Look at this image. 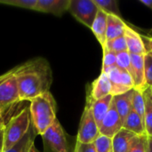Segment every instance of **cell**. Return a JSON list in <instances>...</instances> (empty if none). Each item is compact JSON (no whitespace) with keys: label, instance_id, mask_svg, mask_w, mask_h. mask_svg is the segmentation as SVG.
I'll list each match as a JSON object with an SVG mask.
<instances>
[{"label":"cell","instance_id":"obj_1","mask_svg":"<svg viewBox=\"0 0 152 152\" xmlns=\"http://www.w3.org/2000/svg\"><path fill=\"white\" fill-rule=\"evenodd\" d=\"M20 102L31 101L35 97L50 91L53 72L47 60L43 57L31 59L15 67Z\"/></svg>","mask_w":152,"mask_h":152},{"label":"cell","instance_id":"obj_2","mask_svg":"<svg viewBox=\"0 0 152 152\" xmlns=\"http://www.w3.org/2000/svg\"><path fill=\"white\" fill-rule=\"evenodd\" d=\"M28 108L31 125L37 135H42L57 119V103L50 91L32 99Z\"/></svg>","mask_w":152,"mask_h":152},{"label":"cell","instance_id":"obj_3","mask_svg":"<svg viewBox=\"0 0 152 152\" xmlns=\"http://www.w3.org/2000/svg\"><path fill=\"white\" fill-rule=\"evenodd\" d=\"M31 126L29 108L26 107L13 116L4 130V151H7L19 143L27 134Z\"/></svg>","mask_w":152,"mask_h":152},{"label":"cell","instance_id":"obj_4","mask_svg":"<svg viewBox=\"0 0 152 152\" xmlns=\"http://www.w3.org/2000/svg\"><path fill=\"white\" fill-rule=\"evenodd\" d=\"M43 142V152H74L75 145L71 138L63 129L59 120L53 124L41 135Z\"/></svg>","mask_w":152,"mask_h":152},{"label":"cell","instance_id":"obj_5","mask_svg":"<svg viewBox=\"0 0 152 152\" xmlns=\"http://www.w3.org/2000/svg\"><path fill=\"white\" fill-rule=\"evenodd\" d=\"M14 70L15 68L0 76V110L3 114L20 102Z\"/></svg>","mask_w":152,"mask_h":152},{"label":"cell","instance_id":"obj_6","mask_svg":"<svg viewBox=\"0 0 152 152\" xmlns=\"http://www.w3.org/2000/svg\"><path fill=\"white\" fill-rule=\"evenodd\" d=\"M100 135L101 134L99 131V126H97L93 116L91 105L89 102H86L80 119L79 128L77 135V142L82 143H92L94 142Z\"/></svg>","mask_w":152,"mask_h":152},{"label":"cell","instance_id":"obj_7","mask_svg":"<svg viewBox=\"0 0 152 152\" xmlns=\"http://www.w3.org/2000/svg\"><path fill=\"white\" fill-rule=\"evenodd\" d=\"M68 11L77 20L91 28L99 8L94 0H70Z\"/></svg>","mask_w":152,"mask_h":152},{"label":"cell","instance_id":"obj_8","mask_svg":"<svg viewBox=\"0 0 152 152\" xmlns=\"http://www.w3.org/2000/svg\"><path fill=\"white\" fill-rule=\"evenodd\" d=\"M102 72L105 73L110 79L111 85V95L116 96L134 89L133 78L127 71L123 70L117 66H113L102 69Z\"/></svg>","mask_w":152,"mask_h":152},{"label":"cell","instance_id":"obj_9","mask_svg":"<svg viewBox=\"0 0 152 152\" xmlns=\"http://www.w3.org/2000/svg\"><path fill=\"white\" fill-rule=\"evenodd\" d=\"M122 128L123 123L112 101L110 108L99 127L100 134L112 139L115 136V134L118 132H119Z\"/></svg>","mask_w":152,"mask_h":152},{"label":"cell","instance_id":"obj_10","mask_svg":"<svg viewBox=\"0 0 152 152\" xmlns=\"http://www.w3.org/2000/svg\"><path fill=\"white\" fill-rule=\"evenodd\" d=\"M131 58V77L134 81V89L143 92L146 88L144 74V55L130 54Z\"/></svg>","mask_w":152,"mask_h":152},{"label":"cell","instance_id":"obj_11","mask_svg":"<svg viewBox=\"0 0 152 152\" xmlns=\"http://www.w3.org/2000/svg\"><path fill=\"white\" fill-rule=\"evenodd\" d=\"M111 94V85L109 77L103 72L92 83L87 98L92 101L100 100L107 95Z\"/></svg>","mask_w":152,"mask_h":152},{"label":"cell","instance_id":"obj_12","mask_svg":"<svg viewBox=\"0 0 152 152\" xmlns=\"http://www.w3.org/2000/svg\"><path fill=\"white\" fill-rule=\"evenodd\" d=\"M70 0H37L34 11L61 16L69 9Z\"/></svg>","mask_w":152,"mask_h":152},{"label":"cell","instance_id":"obj_13","mask_svg":"<svg viewBox=\"0 0 152 152\" xmlns=\"http://www.w3.org/2000/svg\"><path fill=\"white\" fill-rule=\"evenodd\" d=\"M134 94V89H132L125 94L113 96V102L116 110L121 118L124 125L127 116L133 110V99Z\"/></svg>","mask_w":152,"mask_h":152},{"label":"cell","instance_id":"obj_14","mask_svg":"<svg viewBox=\"0 0 152 152\" xmlns=\"http://www.w3.org/2000/svg\"><path fill=\"white\" fill-rule=\"evenodd\" d=\"M124 37L127 45V52L130 54L144 55L146 53V50L141 37V34L137 33L128 25H126V27Z\"/></svg>","mask_w":152,"mask_h":152},{"label":"cell","instance_id":"obj_15","mask_svg":"<svg viewBox=\"0 0 152 152\" xmlns=\"http://www.w3.org/2000/svg\"><path fill=\"white\" fill-rule=\"evenodd\" d=\"M112 101H113V95H111V94L107 95V96H105L100 100H97V101H92V100L86 98V102H89L91 105L93 116H94L95 122L99 127H100L103 118H105L106 114L108 113Z\"/></svg>","mask_w":152,"mask_h":152},{"label":"cell","instance_id":"obj_16","mask_svg":"<svg viewBox=\"0 0 152 152\" xmlns=\"http://www.w3.org/2000/svg\"><path fill=\"white\" fill-rule=\"evenodd\" d=\"M126 27V24L121 19V17H118L114 14H108L106 41H110L124 36Z\"/></svg>","mask_w":152,"mask_h":152},{"label":"cell","instance_id":"obj_17","mask_svg":"<svg viewBox=\"0 0 152 152\" xmlns=\"http://www.w3.org/2000/svg\"><path fill=\"white\" fill-rule=\"evenodd\" d=\"M107 16L108 13L99 9L97 15L91 27L93 33L96 39L103 48L106 44V31H107Z\"/></svg>","mask_w":152,"mask_h":152},{"label":"cell","instance_id":"obj_18","mask_svg":"<svg viewBox=\"0 0 152 152\" xmlns=\"http://www.w3.org/2000/svg\"><path fill=\"white\" fill-rule=\"evenodd\" d=\"M134 133L122 128L119 132H118L112 140V147L114 152H127L130 142L133 138L135 136Z\"/></svg>","mask_w":152,"mask_h":152},{"label":"cell","instance_id":"obj_19","mask_svg":"<svg viewBox=\"0 0 152 152\" xmlns=\"http://www.w3.org/2000/svg\"><path fill=\"white\" fill-rule=\"evenodd\" d=\"M144 98V127L146 134L152 137V91L151 87H147L143 92Z\"/></svg>","mask_w":152,"mask_h":152},{"label":"cell","instance_id":"obj_20","mask_svg":"<svg viewBox=\"0 0 152 152\" xmlns=\"http://www.w3.org/2000/svg\"><path fill=\"white\" fill-rule=\"evenodd\" d=\"M123 128L134 133L136 135L146 134L143 120L134 110H132L129 115L127 116L123 125Z\"/></svg>","mask_w":152,"mask_h":152},{"label":"cell","instance_id":"obj_21","mask_svg":"<svg viewBox=\"0 0 152 152\" xmlns=\"http://www.w3.org/2000/svg\"><path fill=\"white\" fill-rule=\"evenodd\" d=\"M36 136H37V134H36V133H35V131L33 129L32 125H31L28 132L27 133V134L21 139V141L19 142L18 144H16L11 150L3 152H28L29 151V148H30L31 144L34 143Z\"/></svg>","mask_w":152,"mask_h":152},{"label":"cell","instance_id":"obj_22","mask_svg":"<svg viewBox=\"0 0 152 152\" xmlns=\"http://www.w3.org/2000/svg\"><path fill=\"white\" fill-rule=\"evenodd\" d=\"M99 9L102 10L108 14H114L120 17V10L118 2L117 0H94Z\"/></svg>","mask_w":152,"mask_h":152},{"label":"cell","instance_id":"obj_23","mask_svg":"<svg viewBox=\"0 0 152 152\" xmlns=\"http://www.w3.org/2000/svg\"><path fill=\"white\" fill-rule=\"evenodd\" d=\"M148 145V135H135L130 142L127 152H146Z\"/></svg>","mask_w":152,"mask_h":152},{"label":"cell","instance_id":"obj_24","mask_svg":"<svg viewBox=\"0 0 152 152\" xmlns=\"http://www.w3.org/2000/svg\"><path fill=\"white\" fill-rule=\"evenodd\" d=\"M103 48H107L108 50L115 53L127 52V45H126V42L124 36L110 40V41H106V44Z\"/></svg>","mask_w":152,"mask_h":152},{"label":"cell","instance_id":"obj_25","mask_svg":"<svg viewBox=\"0 0 152 152\" xmlns=\"http://www.w3.org/2000/svg\"><path fill=\"white\" fill-rule=\"evenodd\" d=\"M133 110L141 117L143 120L144 118V98L142 92L134 89V94L133 99Z\"/></svg>","mask_w":152,"mask_h":152},{"label":"cell","instance_id":"obj_26","mask_svg":"<svg viewBox=\"0 0 152 152\" xmlns=\"http://www.w3.org/2000/svg\"><path fill=\"white\" fill-rule=\"evenodd\" d=\"M116 66L123 70L127 71L130 75L132 72L131 69V58L128 52H123L117 53L116 57Z\"/></svg>","mask_w":152,"mask_h":152},{"label":"cell","instance_id":"obj_27","mask_svg":"<svg viewBox=\"0 0 152 152\" xmlns=\"http://www.w3.org/2000/svg\"><path fill=\"white\" fill-rule=\"evenodd\" d=\"M37 2V0H0V4L29 10L35 9Z\"/></svg>","mask_w":152,"mask_h":152},{"label":"cell","instance_id":"obj_28","mask_svg":"<svg viewBox=\"0 0 152 152\" xmlns=\"http://www.w3.org/2000/svg\"><path fill=\"white\" fill-rule=\"evenodd\" d=\"M97 152H114L112 140L103 135H100L94 142Z\"/></svg>","mask_w":152,"mask_h":152},{"label":"cell","instance_id":"obj_29","mask_svg":"<svg viewBox=\"0 0 152 152\" xmlns=\"http://www.w3.org/2000/svg\"><path fill=\"white\" fill-rule=\"evenodd\" d=\"M144 74L147 87L152 88V53L150 52L144 54Z\"/></svg>","mask_w":152,"mask_h":152},{"label":"cell","instance_id":"obj_30","mask_svg":"<svg viewBox=\"0 0 152 152\" xmlns=\"http://www.w3.org/2000/svg\"><path fill=\"white\" fill-rule=\"evenodd\" d=\"M103 58H102V69L116 66V57L117 53L108 50L107 48H102Z\"/></svg>","mask_w":152,"mask_h":152},{"label":"cell","instance_id":"obj_31","mask_svg":"<svg viewBox=\"0 0 152 152\" xmlns=\"http://www.w3.org/2000/svg\"><path fill=\"white\" fill-rule=\"evenodd\" d=\"M74 152H97L94 142L92 143H82L76 142Z\"/></svg>","mask_w":152,"mask_h":152},{"label":"cell","instance_id":"obj_32","mask_svg":"<svg viewBox=\"0 0 152 152\" xmlns=\"http://www.w3.org/2000/svg\"><path fill=\"white\" fill-rule=\"evenodd\" d=\"M142 40L143 42L146 53L150 52L152 53V37L149 36H145V35H141Z\"/></svg>","mask_w":152,"mask_h":152},{"label":"cell","instance_id":"obj_33","mask_svg":"<svg viewBox=\"0 0 152 152\" xmlns=\"http://www.w3.org/2000/svg\"><path fill=\"white\" fill-rule=\"evenodd\" d=\"M4 126L0 127V152L4 151Z\"/></svg>","mask_w":152,"mask_h":152},{"label":"cell","instance_id":"obj_34","mask_svg":"<svg viewBox=\"0 0 152 152\" xmlns=\"http://www.w3.org/2000/svg\"><path fill=\"white\" fill-rule=\"evenodd\" d=\"M146 152H152V137L148 136V145H147Z\"/></svg>","mask_w":152,"mask_h":152},{"label":"cell","instance_id":"obj_35","mask_svg":"<svg viewBox=\"0 0 152 152\" xmlns=\"http://www.w3.org/2000/svg\"><path fill=\"white\" fill-rule=\"evenodd\" d=\"M140 2L142 4H143L144 5H146V6L152 9V0H140Z\"/></svg>","mask_w":152,"mask_h":152},{"label":"cell","instance_id":"obj_36","mask_svg":"<svg viewBox=\"0 0 152 152\" xmlns=\"http://www.w3.org/2000/svg\"><path fill=\"white\" fill-rule=\"evenodd\" d=\"M28 152H39L38 151H37V149L36 148V146H35V142L31 144V146H30V148H29V151H28Z\"/></svg>","mask_w":152,"mask_h":152},{"label":"cell","instance_id":"obj_37","mask_svg":"<svg viewBox=\"0 0 152 152\" xmlns=\"http://www.w3.org/2000/svg\"><path fill=\"white\" fill-rule=\"evenodd\" d=\"M3 116H4V114L2 113V111L0 110V127H2V126H4L5 124L4 123V120H3Z\"/></svg>","mask_w":152,"mask_h":152},{"label":"cell","instance_id":"obj_38","mask_svg":"<svg viewBox=\"0 0 152 152\" xmlns=\"http://www.w3.org/2000/svg\"><path fill=\"white\" fill-rule=\"evenodd\" d=\"M150 34H151V35H152V28H151V30L150 31Z\"/></svg>","mask_w":152,"mask_h":152},{"label":"cell","instance_id":"obj_39","mask_svg":"<svg viewBox=\"0 0 152 152\" xmlns=\"http://www.w3.org/2000/svg\"><path fill=\"white\" fill-rule=\"evenodd\" d=\"M151 91H152V88H151Z\"/></svg>","mask_w":152,"mask_h":152},{"label":"cell","instance_id":"obj_40","mask_svg":"<svg viewBox=\"0 0 152 152\" xmlns=\"http://www.w3.org/2000/svg\"></svg>","mask_w":152,"mask_h":152}]
</instances>
